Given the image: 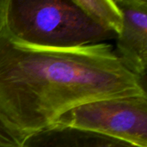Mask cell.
Returning <instances> with one entry per match:
<instances>
[{"instance_id":"cell-1","label":"cell","mask_w":147,"mask_h":147,"mask_svg":"<svg viewBox=\"0 0 147 147\" xmlns=\"http://www.w3.org/2000/svg\"><path fill=\"white\" fill-rule=\"evenodd\" d=\"M146 95V82L121 63L110 43L68 48L30 45L10 35L2 9L0 118L23 140L53 126L76 106Z\"/></svg>"},{"instance_id":"cell-7","label":"cell","mask_w":147,"mask_h":147,"mask_svg":"<svg viewBox=\"0 0 147 147\" xmlns=\"http://www.w3.org/2000/svg\"><path fill=\"white\" fill-rule=\"evenodd\" d=\"M23 141L0 118V147H22Z\"/></svg>"},{"instance_id":"cell-3","label":"cell","mask_w":147,"mask_h":147,"mask_svg":"<svg viewBox=\"0 0 147 147\" xmlns=\"http://www.w3.org/2000/svg\"><path fill=\"white\" fill-rule=\"evenodd\" d=\"M67 126L147 147V95L107 98L76 106L56 121Z\"/></svg>"},{"instance_id":"cell-8","label":"cell","mask_w":147,"mask_h":147,"mask_svg":"<svg viewBox=\"0 0 147 147\" xmlns=\"http://www.w3.org/2000/svg\"><path fill=\"white\" fill-rule=\"evenodd\" d=\"M3 1H4V0H0V15H1V12H2V9H3Z\"/></svg>"},{"instance_id":"cell-4","label":"cell","mask_w":147,"mask_h":147,"mask_svg":"<svg viewBox=\"0 0 147 147\" xmlns=\"http://www.w3.org/2000/svg\"><path fill=\"white\" fill-rule=\"evenodd\" d=\"M123 24L116 37L115 52L121 63L143 82H146L147 1L115 0Z\"/></svg>"},{"instance_id":"cell-5","label":"cell","mask_w":147,"mask_h":147,"mask_svg":"<svg viewBox=\"0 0 147 147\" xmlns=\"http://www.w3.org/2000/svg\"><path fill=\"white\" fill-rule=\"evenodd\" d=\"M22 147H137L126 141L67 126L53 125L28 136Z\"/></svg>"},{"instance_id":"cell-2","label":"cell","mask_w":147,"mask_h":147,"mask_svg":"<svg viewBox=\"0 0 147 147\" xmlns=\"http://www.w3.org/2000/svg\"><path fill=\"white\" fill-rule=\"evenodd\" d=\"M3 17L12 37L34 46L68 48L117 37L94 22L74 0H4Z\"/></svg>"},{"instance_id":"cell-6","label":"cell","mask_w":147,"mask_h":147,"mask_svg":"<svg viewBox=\"0 0 147 147\" xmlns=\"http://www.w3.org/2000/svg\"><path fill=\"white\" fill-rule=\"evenodd\" d=\"M74 2L98 26L116 36L121 33L123 17L115 0H74Z\"/></svg>"}]
</instances>
